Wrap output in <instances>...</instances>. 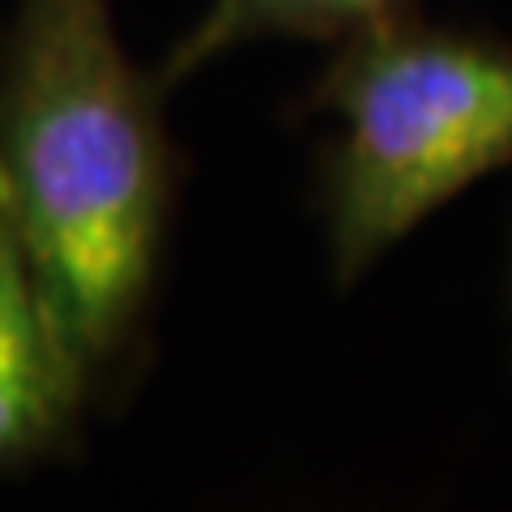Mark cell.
<instances>
[{
    "label": "cell",
    "instance_id": "1",
    "mask_svg": "<svg viewBox=\"0 0 512 512\" xmlns=\"http://www.w3.org/2000/svg\"><path fill=\"white\" fill-rule=\"evenodd\" d=\"M163 94L107 0H18L0 30V205L94 402L146 359L180 197Z\"/></svg>",
    "mask_w": 512,
    "mask_h": 512
},
{
    "label": "cell",
    "instance_id": "4",
    "mask_svg": "<svg viewBox=\"0 0 512 512\" xmlns=\"http://www.w3.org/2000/svg\"><path fill=\"white\" fill-rule=\"evenodd\" d=\"M423 0H210L158 64V86L171 90L184 77L205 69L210 60L235 52L256 39H312V43H342L363 30L419 13Z\"/></svg>",
    "mask_w": 512,
    "mask_h": 512
},
{
    "label": "cell",
    "instance_id": "3",
    "mask_svg": "<svg viewBox=\"0 0 512 512\" xmlns=\"http://www.w3.org/2000/svg\"><path fill=\"white\" fill-rule=\"evenodd\" d=\"M90 380L0 205V478L69 457Z\"/></svg>",
    "mask_w": 512,
    "mask_h": 512
},
{
    "label": "cell",
    "instance_id": "2",
    "mask_svg": "<svg viewBox=\"0 0 512 512\" xmlns=\"http://www.w3.org/2000/svg\"><path fill=\"white\" fill-rule=\"evenodd\" d=\"M303 111L333 116L316 205L346 291L440 205L512 167V43L410 13L342 39Z\"/></svg>",
    "mask_w": 512,
    "mask_h": 512
}]
</instances>
